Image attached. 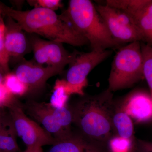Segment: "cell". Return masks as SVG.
Segmentation results:
<instances>
[{"mask_svg": "<svg viewBox=\"0 0 152 152\" xmlns=\"http://www.w3.org/2000/svg\"><path fill=\"white\" fill-rule=\"evenodd\" d=\"M82 97L70 106L73 124L85 137L106 145L115 135L112 120L116 102L113 92L107 89L98 94Z\"/></svg>", "mask_w": 152, "mask_h": 152, "instance_id": "obj_1", "label": "cell"}, {"mask_svg": "<svg viewBox=\"0 0 152 152\" xmlns=\"http://www.w3.org/2000/svg\"><path fill=\"white\" fill-rule=\"evenodd\" d=\"M0 8L4 16L12 18L24 31L36 34L48 40L81 47L89 44L86 39L61 18L55 11L42 8L30 10H15L0 1Z\"/></svg>", "mask_w": 152, "mask_h": 152, "instance_id": "obj_2", "label": "cell"}, {"mask_svg": "<svg viewBox=\"0 0 152 152\" xmlns=\"http://www.w3.org/2000/svg\"><path fill=\"white\" fill-rule=\"evenodd\" d=\"M60 16L86 39L92 50L121 45L112 38L96 6L89 0H70L68 8Z\"/></svg>", "mask_w": 152, "mask_h": 152, "instance_id": "obj_3", "label": "cell"}, {"mask_svg": "<svg viewBox=\"0 0 152 152\" xmlns=\"http://www.w3.org/2000/svg\"><path fill=\"white\" fill-rule=\"evenodd\" d=\"M143 78L141 45L135 41L121 48L114 57L107 89L113 92L128 88Z\"/></svg>", "mask_w": 152, "mask_h": 152, "instance_id": "obj_4", "label": "cell"}, {"mask_svg": "<svg viewBox=\"0 0 152 152\" xmlns=\"http://www.w3.org/2000/svg\"><path fill=\"white\" fill-rule=\"evenodd\" d=\"M112 53L111 51L108 50H92L87 53L75 51L73 58L69 64L66 76V88L69 94L84 96V89L88 85L87 76Z\"/></svg>", "mask_w": 152, "mask_h": 152, "instance_id": "obj_5", "label": "cell"}, {"mask_svg": "<svg viewBox=\"0 0 152 152\" xmlns=\"http://www.w3.org/2000/svg\"><path fill=\"white\" fill-rule=\"evenodd\" d=\"M7 109L17 135L26 148L53 145L56 142V139L26 115L23 105L18 99Z\"/></svg>", "mask_w": 152, "mask_h": 152, "instance_id": "obj_6", "label": "cell"}, {"mask_svg": "<svg viewBox=\"0 0 152 152\" xmlns=\"http://www.w3.org/2000/svg\"><path fill=\"white\" fill-rule=\"evenodd\" d=\"M30 45L36 62L41 65L64 69L69 64L75 55V52L71 53L66 50L62 43L46 40L39 37L31 38Z\"/></svg>", "mask_w": 152, "mask_h": 152, "instance_id": "obj_7", "label": "cell"}, {"mask_svg": "<svg viewBox=\"0 0 152 152\" xmlns=\"http://www.w3.org/2000/svg\"><path fill=\"white\" fill-rule=\"evenodd\" d=\"M64 69L57 67L44 66L36 62L22 59L14 72L28 87L29 91L40 89L48 79L61 74Z\"/></svg>", "mask_w": 152, "mask_h": 152, "instance_id": "obj_8", "label": "cell"}, {"mask_svg": "<svg viewBox=\"0 0 152 152\" xmlns=\"http://www.w3.org/2000/svg\"><path fill=\"white\" fill-rule=\"evenodd\" d=\"M116 104L135 123L152 121V99L150 94L140 91L133 92Z\"/></svg>", "mask_w": 152, "mask_h": 152, "instance_id": "obj_9", "label": "cell"}, {"mask_svg": "<svg viewBox=\"0 0 152 152\" xmlns=\"http://www.w3.org/2000/svg\"><path fill=\"white\" fill-rule=\"evenodd\" d=\"M4 46L9 59H20L28 52L29 44L24 31L18 23L9 16H4Z\"/></svg>", "mask_w": 152, "mask_h": 152, "instance_id": "obj_10", "label": "cell"}, {"mask_svg": "<svg viewBox=\"0 0 152 152\" xmlns=\"http://www.w3.org/2000/svg\"><path fill=\"white\" fill-rule=\"evenodd\" d=\"M98 12L106 25L112 38L120 45L135 41H142L137 31L122 24L116 16L115 10L104 5L96 6Z\"/></svg>", "mask_w": 152, "mask_h": 152, "instance_id": "obj_11", "label": "cell"}, {"mask_svg": "<svg viewBox=\"0 0 152 152\" xmlns=\"http://www.w3.org/2000/svg\"><path fill=\"white\" fill-rule=\"evenodd\" d=\"M25 108L29 115L57 140L64 138L72 132H66L60 126L52 113L49 103L29 101Z\"/></svg>", "mask_w": 152, "mask_h": 152, "instance_id": "obj_12", "label": "cell"}, {"mask_svg": "<svg viewBox=\"0 0 152 152\" xmlns=\"http://www.w3.org/2000/svg\"><path fill=\"white\" fill-rule=\"evenodd\" d=\"M49 152H109L107 146L88 138L82 134L72 132L57 140Z\"/></svg>", "mask_w": 152, "mask_h": 152, "instance_id": "obj_13", "label": "cell"}, {"mask_svg": "<svg viewBox=\"0 0 152 152\" xmlns=\"http://www.w3.org/2000/svg\"><path fill=\"white\" fill-rule=\"evenodd\" d=\"M131 18L141 37L142 42L152 46V1Z\"/></svg>", "mask_w": 152, "mask_h": 152, "instance_id": "obj_14", "label": "cell"}, {"mask_svg": "<svg viewBox=\"0 0 152 152\" xmlns=\"http://www.w3.org/2000/svg\"><path fill=\"white\" fill-rule=\"evenodd\" d=\"M112 121L115 135L125 139L135 138L132 120L127 114L118 107L116 103Z\"/></svg>", "mask_w": 152, "mask_h": 152, "instance_id": "obj_15", "label": "cell"}, {"mask_svg": "<svg viewBox=\"0 0 152 152\" xmlns=\"http://www.w3.org/2000/svg\"><path fill=\"white\" fill-rule=\"evenodd\" d=\"M11 118L0 125V150L4 152H21Z\"/></svg>", "mask_w": 152, "mask_h": 152, "instance_id": "obj_16", "label": "cell"}, {"mask_svg": "<svg viewBox=\"0 0 152 152\" xmlns=\"http://www.w3.org/2000/svg\"><path fill=\"white\" fill-rule=\"evenodd\" d=\"M152 1V0H107L105 5L123 11L132 18Z\"/></svg>", "mask_w": 152, "mask_h": 152, "instance_id": "obj_17", "label": "cell"}, {"mask_svg": "<svg viewBox=\"0 0 152 152\" xmlns=\"http://www.w3.org/2000/svg\"><path fill=\"white\" fill-rule=\"evenodd\" d=\"M66 83V80L57 79L56 81L48 103L52 108H61L68 105L71 95L68 92Z\"/></svg>", "mask_w": 152, "mask_h": 152, "instance_id": "obj_18", "label": "cell"}, {"mask_svg": "<svg viewBox=\"0 0 152 152\" xmlns=\"http://www.w3.org/2000/svg\"><path fill=\"white\" fill-rule=\"evenodd\" d=\"M4 84L7 88L15 96H22L29 91L28 87L17 77L14 72L4 76Z\"/></svg>", "mask_w": 152, "mask_h": 152, "instance_id": "obj_19", "label": "cell"}, {"mask_svg": "<svg viewBox=\"0 0 152 152\" xmlns=\"http://www.w3.org/2000/svg\"><path fill=\"white\" fill-rule=\"evenodd\" d=\"M106 145L109 152H132L136 147V140L124 138L115 135Z\"/></svg>", "mask_w": 152, "mask_h": 152, "instance_id": "obj_20", "label": "cell"}, {"mask_svg": "<svg viewBox=\"0 0 152 152\" xmlns=\"http://www.w3.org/2000/svg\"><path fill=\"white\" fill-rule=\"evenodd\" d=\"M143 58V71L150 89L152 99V46L144 43L141 44Z\"/></svg>", "mask_w": 152, "mask_h": 152, "instance_id": "obj_21", "label": "cell"}, {"mask_svg": "<svg viewBox=\"0 0 152 152\" xmlns=\"http://www.w3.org/2000/svg\"><path fill=\"white\" fill-rule=\"evenodd\" d=\"M4 16L0 8V72L4 74L10 72V59L4 46Z\"/></svg>", "mask_w": 152, "mask_h": 152, "instance_id": "obj_22", "label": "cell"}, {"mask_svg": "<svg viewBox=\"0 0 152 152\" xmlns=\"http://www.w3.org/2000/svg\"><path fill=\"white\" fill-rule=\"evenodd\" d=\"M51 110L55 119L62 128L66 132H72L71 125L73 124V115L70 106L68 105L58 109L51 107Z\"/></svg>", "mask_w": 152, "mask_h": 152, "instance_id": "obj_23", "label": "cell"}, {"mask_svg": "<svg viewBox=\"0 0 152 152\" xmlns=\"http://www.w3.org/2000/svg\"><path fill=\"white\" fill-rule=\"evenodd\" d=\"M4 76V75L0 72V107L8 108L17 99L9 91L5 86Z\"/></svg>", "mask_w": 152, "mask_h": 152, "instance_id": "obj_24", "label": "cell"}, {"mask_svg": "<svg viewBox=\"0 0 152 152\" xmlns=\"http://www.w3.org/2000/svg\"><path fill=\"white\" fill-rule=\"evenodd\" d=\"M30 6L34 8H42L55 11L63 6L61 1L60 0H28Z\"/></svg>", "mask_w": 152, "mask_h": 152, "instance_id": "obj_25", "label": "cell"}, {"mask_svg": "<svg viewBox=\"0 0 152 152\" xmlns=\"http://www.w3.org/2000/svg\"><path fill=\"white\" fill-rule=\"evenodd\" d=\"M136 146L139 152H152V142L141 139L136 140Z\"/></svg>", "mask_w": 152, "mask_h": 152, "instance_id": "obj_26", "label": "cell"}, {"mask_svg": "<svg viewBox=\"0 0 152 152\" xmlns=\"http://www.w3.org/2000/svg\"><path fill=\"white\" fill-rule=\"evenodd\" d=\"M5 109L0 107V125L5 123L10 118L9 112H6Z\"/></svg>", "mask_w": 152, "mask_h": 152, "instance_id": "obj_27", "label": "cell"}, {"mask_svg": "<svg viewBox=\"0 0 152 152\" xmlns=\"http://www.w3.org/2000/svg\"><path fill=\"white\" fill-rule=\"evenodd\" d=\"M22 152H43L42 147L35 146L26 148V150Z\"/></svg>", "mask_w": 152, "mask_h": 152, "instance_id": "obj_28", "label": "cell"}, {"mask_svg": "<svg viewBox=\"0 0 152 152\" xmlns=\"http://www.w3.org/2000/svg\"><path fill=\"white\" fill-rule=\"evenodd\" d=\"M132 152H139L138 150H137V148H136V146L135 148L134 149V151H133Z\"/></svg>", "mask_w": 152, "mask_h": 152, "instance_id": "obj_29", "label": "cell"}, {"mask_svg": "<svg viewBox=\"0 0 152 152\" xmlns=\"http://www.w3.org/2000/svg\"><path fill=\"white\" fill-rule=\"evenodd\" d=\"M0 152H4L3 151H1V150H0Z\"/></svg>", "mask_w": 152, "mask_h": 152, "instance_id": "obj_30", "label": "cell"}]
</instances>
